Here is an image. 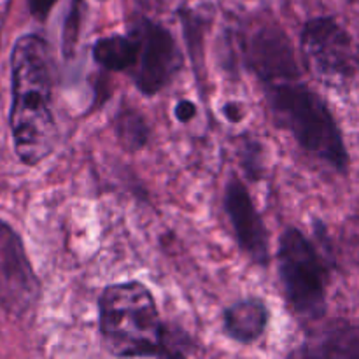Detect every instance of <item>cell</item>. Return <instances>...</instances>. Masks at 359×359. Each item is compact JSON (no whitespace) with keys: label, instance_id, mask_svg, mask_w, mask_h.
<instances>
[{"label":"cell","instance_id":"7c38bea8","mask_svg":"<svg viewBox=\"0 0 359 359\" xmlns=\"http://www.w3.org/2000/svg\"><path fill=\"white\" fill-rule=\"evenodd\" d=\"M93 58L112 72L132 70L137 58V41L132 34L102 37L93 46Z\"/></svg>","mask_w":359,"mask_h":359},{"label":"cell","instance_id":"8fae6325","mask_svg":"<svg viewBox=\"0 0 359 359\" xmlns=\"http://www.w3.org/2000/svg\"><path fill=\"white\" fill-rule=\"evenodd\" d=\"M300 354L311 358H359V328L337 323L325 330L316 342L305 346Z\"/></svg>","mask_w":359,"mask_h":359},{"label":"cell","instance_id":"e0dca14e","mask_svg":"<svg viewBox=\"0 0 359 359\" xmlns=\"http://www.w3.org/2000/svg\"><path fill=\"white\" fill-rule=\"evenodd\" d=\"M353 2H354V4H359V0H353Z\"/></svg>","mask_w":359,"mask_h":359},{"label":"cell","instance_id":"30bf717a","mask_svg":"<svg viewBox=\"0 0 359 359\" xmlns=\"http://www.w3.org/2000/svg\"><path fill=\"white\" fill-rule=\"evenodd\" d=\"M269 325V309L259 298L235 302L223 312L224 335L238 344H252L265 333Z\"/></svg>","mask_w":359,"mask_h":359},{"label":"cell","instance_id":"2e32d148","mask_svg":"<svg viewBox=\"0 0 359 359\" xmlns=\"http://www.w3.org/2000/svg\"><path fill=\"white\" fill-rule=\"evenodd\" d=\"M223 112L228 121L231 123H238L244 118V107L241 104H237V102H228V104H224Z\"/></svg>","mask_w":359,"mask_h":359},{"label":"cell","instance_id":"277c9868","mask_svg":"<svg viewBox=\"0 0 359 359\" xmlns=\"http://www.w3.org/2000/svg\"><path fill=\"white\" fill-rule=\"evenodd\" d=\"M277 262L280 284L294 314L307 321L325 318L328 269L298 228H287L280 235Z\"/></svg>","mask_w":359,"mask_h":359},{"label":"cell","instance_id":"5b68a950","mask_svg":"<svg viewBox=\"0 0 359 359\" xmlns=\"http://www.w3.org/2000/svg\"><path fill=\"white\" fill-rule=\"evenodd\" d=\"M302 48L312 72L330 86H340L356 76L359 49L353 35L337 20L319 16L302 30Z\"/></svg>","mask_w":359,"mask_h":359},{"label":"cell","instance_id":"5bb4252c","mask_svg":"<svg viewBox=\"0 0 359 359\" xmlns=\"http://www.w3.org/2000/svg\"><path fill=\"white\" fill-rule=\"evenodd\" d=\"M56 2L58 0H28V9H30V14L35 20L44 21Z\"/></svg>","mask_w":359,"mask_h":359},{"label":"cell","instance_id":"9a60e30c","mask_svg":"<svg viewBox=\"0 0 359 359\" xmlns=\"http://www.w3.org/2000/svg\"><path fill=\"white\" fill-rule=\"evenodd\" d=\"M174 112H175V118H177L179 121L188 123L196 116V105L189 100H181L177 102V105H175Z\"/></svg>","mask_w":359,"mask_h":359},{"label":"cell","instance_id":"ba28073f","mask_svg":"<svg viewBox=\"0 0 359 359\" xmlns=\"http://www.w3.org/2000/svg\"><path fill=\"white\" fill-rule=\"evenodd\" d=\"M245 56L256 76L265 84L300 77L293 44L286 32L276 25H265L252 32Z\"/></svg>","mask_w":359,"mask_h":359},{"label":"cell","instance_id":"3957f363","mask_svg":"<svg viewBox=\"0 0 359 359\" xmlns=\"http://www.w3.org/2000/svg\"><path fill=\"white\" fill-rule=\"evenodd\" d=\"M265 97L277 125L294 137L305 151L346 172L349 154L342 132L326 102L302 79L265 84Z\"/></svg>","mask_w":359,"mask_h":359},{"label":"cell","instance_id":"7a4b0ae2","mask_svg":"<svg viewBox=\"0 0 359 359\" xmlns=\"http://www.w3.org/2000/svg\"><path fill=\"white\" fill-rule=\"evenodd\" d=\"M98 325L105 349L121 358H179L184 351L160 319L151 291L137 280L111 284L100 294Z\"/></svg>","mask_w":359,"mask_h":359},{"label":"cell","instance_id":"52a82bcc","mask_svg":"<svg viewBox=\"0 0 359 359\" xmlns=\"http://www.w3.org/2000/svg\"><path fill=\"white\" fill-rule=\"evenodd\" d=\"M39 293L41 284L20 235L0 221V305L11 316L20 318L37 304Z\"/></svg>","mask_w":359,"mask_h":359},{"label":"cell","instance_id":"6da1fadb","mask_svg":"<svg viewBox=\"0 0 359 359\" xmlns=\"http://www.w3.org/2000/svg\"><path fill=\"white\" fill-rule=\"evenodd\" d=\"M13 104L11 132L16 154L27 165H37L53 151L56 123L53 116V74L48 44L35 34L23 35L11 53Z\"/></svg>","mask_w":359,"mask_h":359},{"label":"cell","instance_id":"4fadbf2b","mask_svg":"<svg viewBox=\"0 0 359 359\" xmlns=\"http://www.w3.org/2000/svg\"><path fill=\"white\" fill-rule=\"evenodd\" d=\"M114 130L119 142L130 151L142 149L149 139V126H147L146 119L133 109H125L119 112L114 123Z\"/></svg>","mask_w":359,"mask_h":359},{"label":"cell","instance_id":"8992f818","mask_svg":"<svg viewBox=\"0 0 359 359\" xmlns=\"http://www.w3.org/2000/svg\"><path fill=\"white\" fill-rule=\"evenodd\" d=\"M130 34L137 41V58L130 72L144 95H156L181 69L177 42L170 30L147 18H139L130 27Z\"/></svg>","mask_w":359,"mask_h":359},{"label":"cell","instance_id":"9c48e42d","mask_svg":"<svg viewBox=\"0 0 359 359\" xmlns=\"http://www.w3.org/2000/svg\"><path fill=\"white\" fill-rule=\"evenodd\" d=\"M223 203L242 251L256 265H269V231L249 196L248 188L238 179H230L224 188Z\"/></svg>","mask_w":359,"mask_h":359}]
</instances>
